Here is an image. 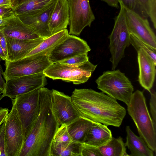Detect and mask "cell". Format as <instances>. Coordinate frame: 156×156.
Segmentation results:
<instances>
[{"instance_id": "6da1fadb", "label": "cell", "mask_w": 156, "mask_h": 156, "mask_svg": "<svg viewBox=\"0 0 156 156\" xmlns=\"http://www.w3.org/2000/svg\"><path fill=\"white\" fill-rule=\"evenodd\" d=\"M51 92L44 87L40 88L38 112L19 156H51L53 139L60 125L52 109Z\"/></svg>"}, {"instance_id": "7a4b0ae2", "label": "cell", "mask_w": 156, "mask_h": 156, "mask_svg": "<svg viewBox=\"0 0 156 156\" xmlns=\"http://www.w3.org/2000/svg\"><path fill=\"white\" fill-rule=\"evenodd\" d=\"M71 97L80 116L93 122L119 127L126 114L116 100L102 92L75 89Z\"/></svg>"}, {"instance_id": "3957f363", "label": "cell", "mask_w": 156, "mask_h": 156, "mask_svg": "<svg viewBox=\"0 0 156 156\" xmlns=\"http://www.w3.org/2000/svg\"><path fill=\"white\" fill-rule=\"evenodd\" d=\"M129 115L134 121L140 136L154 152L156 150V128L148 111L143 91L133 93L127 105Z\"/></svg>"}, {"instance_id": "277c9868", "label": "cell", "mask_w": 156, "mask_h": 156, "mask_svg": "<svg viewBox=\"0 0 156 156\" xmlns=\"http://www.w3.org/2000/svg\"><path fill=\"white\" fill-rule=\"evenodd\" d=\"M95 82L98 88L102 92L128 105L133 87L128 78L119 70L104 72Z\"/></svg>"}, {"instance_id": "5b68a950", "label": "cell", "mask_w": 156, "mask_h": 156, "mask_svg": "<svg viewBox=\"0 0 156 156\" xmlns=\"http://www.w3.org/2000/svg\"><path fill=\"white\" fill-rule=\"evenodd\" d=\"M119 4L120 11L115 18L113 28L108 37L112 70H115L124 56L126 48L130 44V33L127 24L125 9L122 5Z\"/></svg>"}, {"instance_id": "8992f818", "label": "cell", "mask_w": 156, "mask_h": 156, "mask_svg": "<svg viewBox=\"0 0 156 156\" xmlns=\"http://www.w3.org/2000/svg\"><path fill=\"white\" fill-rule=\"evenodd\" d=\"M97 65L89 60L78 66H70L59 62L52 63L43 72L46 77L53 80H61L79 84L87 82L95 70Z\"/></svg>"}, {"instance_id": "52a82bcc", "label": "cell", "mask_w": 156, "mask_h": 156, "mask_svg": "<svg viewBox=\"0 0 156 156\" xmlns=\"http://www.w3.org/2000/svg\"><path fill=\"white\" fill-rule=\"evenodd\" d=\"M52 63L48 56L45 55L31 56L14 61L6 60L3 78L6 81L22 76L43 72Z\"/></svg>"}, {"instance_id": "ba28073f", "label": "cell", "mask_w": 156, "mask_h": 156, "mask_svg": "<svg viewBox=\"0 0 156 156\" xmlns=\"http://www.w3.org/2000/svg\"><path fill=\"white\" fill-rule=\"evenodd\" d=\"M5 121V137L6 156H19L25 136L22 124L14 104Z\"/></svg>"}, {"instance_id": "9c48e42d", "label": "cell", "mask_w": 156, "mask_h": 156, "mask_svg": "<svg viewBox=\"0 0 156 156\" xmlns=\"http://www.w3.org/2000/svg\"><path fill=\"white\" fill-rule=\"evenodd\" d=\"M69 11V34L80 35L95 20L89 0H67Z\"/></svg>"}, {"instance_id": "30bf717a", "label": "cell", "mask_w": 156, "mask_h": 156, "mask_svg": "<svg viewBox=\"0 0 156 156\" xmlns=\"http://www.w3.org/2000/svg\"><path fill=\"white\" fill-rule=\"evenodd\" d=\"M39 89H35L11 99L20 118L25 139L39 109Z\"/></svg>"}, {"instance_id": "8fae6325", "label": "cell", "mask_w": 156, "mask_h": 156, "mask_svg": "<svg viewBox=\"0 0 156 156\" xmlns=\"http://www.w3.org/2000/svg\"><path fill=\"white\" fill-rule=\"evenodd\" d=\"M43 72L11 79L5 81L2 96L11 99L35 89L44 87L47 84Z\"/></svg>"}, {"instance_id": "7c38bea8", "label": "cell", "mask_w": 156, "mask_h": 156, "mask_svg": "<svg viewBox=\"0 0 156 156\" xmlns=\"http://www.w3.org/2000/svg\"><path fill=\"white\" fill-rule=\"evenodd\" d=\"M51 101L53 111L60 126L68 125L80 117L71 97L52 89Z\"/></svg>"}, {"instance_id": "4fadbf2b", "label": "cell", "mask_w": 156, "mask_h": 156, "mask_svg": "<svg viewBox=\"0 0 156 156\" xmlns=\"http://www.w3.org/2000/svg\"><path fill=\"white\" fill-rule=\"evenodd\" d=\"M90 50L85 41L74 35L69 34L65 41L53 50L48 58L52 63L59 62L76 55L87 54Z\"/></svg>"}, {"instance_id": "5bb4252c", "label": "cell", "mask_w": 156, "mask_h": 156, "mask_svg": "<svg viewBox=\"0 0 156 156\" xmlns=\"http://www.w3.org/2000/svg\"><path fill=\"white\" fill-rule=\"evenodd\" d=\"M56 1L41 9L17 16L23 23L31 27L40 37L45 39L52 34L49 24Z\"/></svg>"}, {"instance_id": "9a60e30c", "label": "cell", "mask_w": 156, "mask_h": 156, "mask_svg": "<svg viewBox=\"0 0 156 156\" xmlns=\"http://www.w3.org/2000/svg\"><path fill=\"white\" fill-rule=\"evenodd\" d=\"M125 9L127 24L130 34L156 48L155 34L150 27L147 18Z\"/></svg>"}, {"instance_id": "2e32d148", "label": "cell", "mask_w": 156, "mask_h": 156, "mask_svg": "<svg viewBox=\"0 0 156 156\" xmlns=\"http://www.w3.org/2000/svg\"><path fill=\"white\" fill-rule=\"evenodd\" d=\"M1 28L6 37L24 40H33L40 37L14 14L7 17L6 25Z\"/></svg>"}, {"instance_id": "e0dca14e", "label": "cell", "mask_w": 156, "mask_h": 156, "mask_svg": "<svg viewBox=\"0 0 156 156\" xmlns=\"http://www.w3.org/2000/svg\"><path fill=\"white\" fill-rule=\"evenodd\" d=\"M137 52L139 69L138 81L140 85L150 92L155 80L156 63L143 50L140 49Z\"/></svg>"}, {"instance_id": "ac0fdd59", "label": "cell", "mask_w": 156, "mask_h": 156, "mask_svg": "<svg viewBox=\"0 0 156 156\" xmlns=\"http://www.w3.org/2000/svg\"><path fill=\"white\" fill-rule=\"evenodd\" d=\"M40 37L33 40H24L6 37L7 61H14L25 57L43 40Z\"/></svg>"}, {"instance_id": "d6986e66", "label": "cell", "mask_w": 156, "mask_h": 156, "mask_svg": "<svg viewBox=\"0 0 156 156\" xmlns=\"http://www.w3.org/2000/svg\"><path fill=\"white\" fill-rule=\"evenodd\" d=\"M69 19L67 0H56L49 24L52 34L66 29L69 24Z\"/></svg>"}, {"instance_id": "ffe728a7", "label": "cell", "mask_w": 156, "mask_h": 156, "mask_svg": "<svg viewBox=\"0 0 156 156\" xmlns=\"http://www.w3.org/2000/svg\"><path fill=\"white\" fill-rule=\"evenodd\" d=\"M65 29L44 39L43 41L25 57L34 55L48 56L53 50L65 41L69 35Z\"/></svg>"}, {"instance_id": "44dd1931", "label": "cell", "mask_w": 156, "mask_h": 156, "mask_svg": "<svg viewBox=\"0 0 156 156\" xmlns=\"http://www.w3.org/2000/svg\"><path fill=\"white\" fill-rule=\"evenodd\" d=\"M112 137V132L107 126L93 122L83 143L99 147L105 144Z\"/></svg>"}, {"instance_id": "7402d4cb", "label": "cell", "mask_w": 156, "mask_h": 156, "mask_svg": "<svg viewBox=\"0 0 156 156\" xmlns=\"http://www.w3.org/2000/svg\"><path fill=\"white\" fill-rule=\"evenodd\" d=\"M126 130L127 135L125 144L130 151L129 156H154V151L148 147L141 137L133 132L129 126H126Z\"/></svg>"}, {"instance_id": "603a6c76", "label": "cell", "mask_w": 156, "mask_h": 156, "mask_svg": "<svg viewBox=\"0 0 156 156\" xmlns=\"http://www.w3.org/2000/svg\"><path fill=\"white\" fill-rule=\"evenodd\" d=\"M93 122L80 116L71 123L67 125V130L73 141L83 143L87 134Z\"/></svg>"}, {"instance_id": "cb8c5ba5", "label": "cell", "mask_w": 156, "mask_h": 156, "mask_svg": "<svg viewBox=\"0 0 156 156\" xmlns=\"http://www.w3.org/2000/svg\"><path fill=\"white\" fill-rule=\"evenodd\" d=\"M102 156H127L125 143L122 138L112 137L105 144L99 147Z\"/></svg>"}, {"instance_id": "d4e9b609", "label": "cell", "mask_w": 156, "mask_h": 156, "mask_svg": "<svg viewBox=\"0 0 156 156\" xmlns=\"http://www.w3.org/2000/svg\"><path fill=\"white\" fill-rule=\"evenodd\" d=\"M55 0H26L13 7L15 14L18 15L41 9Z\"/></svg>"}, {"instance_id": "484cf974", "label": "cell", "mask_w": 156, "mask_h": 156, "mask_svg": "<svg viewBox=\"0 0 156 156\" xmlns=\"http://www.w3.org/2000/svg\"><path fill=\"white\" fill-rule=\"evenodd\" d=\"M72 141V139L67 130L66 125H60L55 133L53 139L51 154L53 151L64 148Z\"/></svg>"}, {"instance_id": "4316f807", "label": "cell", "mask_w": 156, "mask_h": 156, "mask_svg": "<svg viewBox=\"0 0 156 156\" xmlns=\"http://www.w3.org/2000/svg\"><path fill=\"white\" fill-rule=\"evenodd\" d=\"M130 43L137 51L140 49L143 50L156 63V48L144 42L131 34L130 35Z\"/></svg>"}, {"instance_id": "83f0119b", "label": "cell", "mask_w": 156, "mask_h": 156, "mask_svg": "<svg viewBox=\"0 0 156 156\" xmlns=\"http://www.w3.org/2000/svg\"><path fill=\"white\" fill-rule=\"evenodd\" d=\"M82 144L73 141L66 147L53 151L51 156H81Z\"/></svg>"}, {"instance_id": "f1b7e54d", "label": "cell", "mask_w": 156, "mask_h": 156, "mask_svg": "<svg viewBox=\"0 0 156 156\" xmlns=\"http://www.w3.org/2000/svg\"><path fill=\"white\" fill-rule=\"evenodd\" d=\"M150 18L156 28V0H136Z\"/></svg>"}, {"instance_id": "f546056e", "label": "cell", "mask_w": 156, "mask_h": 156, "mask_svg": "<svg viewBox=\"0 0 156 156\" xmlns=\"http://www.w3.org/2000/svg\"><path fill=\"white\" fill-rule=\"evenodd\" d=\"M118 1L126 9L135 12L143 17L147 18L148 17L136 0H118Z\"/></svg>"}, {"instance_id": "4dcf8cb0", "label": "cell", "mask_w": 156, "mask_h": 156, "mask_svg": "<svg viewBox=\"0 0 156 156\" xmlns=\"http://www.w3.org/2000/svg\"><path fill=\"white\" fill-rule=\"evenodd\" d=\"M89 60L87 54H79L59 62L61 63L70 66H78Z\"/></svg>"}, {"instance_id": "1f68e13d", "label": "cell", "mask_w": 156, "mask_h": 156, "mask_svg": "<svg viewBox=\"0 0 156 156\" xmlns=\"http://www.w3.org/2000/svg\"><path fill=\"white\" fill-rule=\"evenodd\" d=\"M81 156H102L99 147L85 143L82 144Z\"/></svg>"}, {"instance_id": "d6a6232c", "label": "cell", "mask_w": 156, "mask_h": 156, "mask_svg": "<svg viewBox=\"0 0 156 156\" xmlns=\"http://www.w3.org/2000/svg\"><path fill=\"white\" fill-rule=\"evenodd\" d=\"M151 98L150 101V111L152 119L154 126L156 128V94L155 91L150 90Z\"/></svg>"}, {"instance_id": "836d02e7", "label": "cell", "mask_w": 156, "mask_h": 156, "mask_svg": "<svg viewBox=\"0 0 156 156\" xmlns=\"http://www.w3.org/2000/svg\"><path fill=\"white\" fill-rule=\"evenodd\" d=\"M5 122L0 126V156H6L5 137Z\"/></svg>"}, {"instance_id": "e575fe53", "label": "cell", "mask_w": 156, "mask_h": 156, "mask_svg": "<svg viewBox=\"0 0 156 156\" xmlns=\"http://www.w3.org/2000/svg\"><path fill=\"white\" fill-rule=\"evenodd\" d=\"M0 45L5 54L7 59V49L6 37L4 34L1 28L0 29Z\"/></svg>"}, {"instance_id": "d590c367", "label": "cell", "mask_w": 156, "mask_h": 156, "mask_svg": "<svg viewBox=\"0 0 156 156\" xmlns=\"http://www.w3.org/2000/svg\"><path fill=\"white\" fill-rule=\"evenodd\" d=\"M14 14L13 7L0 6V16L9 17Z\"/></svg>"}, {"instance_id": "8d00e7d4", "label": "cell", "mask_w": 156, "mask_h": 156, "mask_svg": "<svg viewBox=\"0 0 156 156\" xmlns=\"http://www.w3.org/2000/svg\"><path fill=\"white\" fill-rule=\"evenodd\" d=\"M8 108H0V126L5 121L9 114Z\"/></svg>"}, {"instance_id": "74e56055", "label": "cell", "mask_w": 156, "mask_h": 156, "mask_svg": "<svg viewBox=\"0 0 156 156\" xmlns=\"http://www.w3.org/2000/svg\"><path fill=\"white\" fill-rule=\"evenodd\" d=\"M1 59L0 58V94H2L3 93L5 85V82L2 77L3 76V74L4 72H3V69L2 68L1 64Z\"/></svg>"}, {"instance_id": "f35d334b", "label": "cell", "mask_w": 156, "mask_h": 156, "mask_svg": "<svg viewBox=\"0 0 156 156\" xmlns=\"http://www.w3.org/2000/svg\"><path fill=\"white\" fill-rule=\"evenodd\" d=\"M106 2L108 5L111 7L119 8L118 0H101Z\"/></svg>"}, {"instance_id": "ab89813d", "label": "cell", "mask_w": 156, "mask_h": 156, "mask_svg": "<svg viewBox=\"0 0 156 156\" xmlns=\"http://www.w3.org/2000/svg\"><path fill=\"white\" fill-rule=\"evenodd\" d=\"M0 6L12 7L11 0H0Z\"/></svg>"}, {"instance_id": "60d3db41", "label": "cell", "mask_w": 156, "mask_h": 156, "mask_svg": "<svg viewBox=\"0 0 156 156\" xmlns=\"http://www.w3.org/2000/svg\"><path fill=\"white\" fill-rule=\"evenodd\" d=\"M8 17L0 16V27L5 26L7 23V18Z\"/></svg>"}, {"instance_id": "b9f144b4", "label": "cell", "mask_w": 156, "mask_h": 156, "mask_svg": "<svg viewBox=\"0 0 156 156\" xmlns=\"http://www.w3.org/2000/svg\"><path fill=\"white\" fill-rule=\"evenodd\" d=\"M0 58L2 60L6 61L7 58L5 54L0 45Z\"/></svg>"}, {"instance_id": "7bdbcfd3", "label": "cell", "mask_w": 156, "mask_h": 156, "mask_svg": "<svg viewBox=\"0 0 156 156\" xmlns=\"http://www.w3.org/2000/svg\"><path fill=\"white\" fill-rule=\"evenodd\" d=\"M17 1V0H11V4L13 7L16 5Z\"/></svg>"}, {"instance_id": "ee69618b", "label": "cell", "mask_w": 156, "mask_h": 156, "mask_svg": "<svg viewBox=\"0 0 156 156\" xmlns=\"http://www.w3.org/2000/svg\"><path fill=\"white\" fill-rule=\"evenodd\" d=\"M25 0H17L16 4V5H18V4H20V3L23 2L24 1H25Z\"/></svg>"}, {"instance_id": "f6af8a7d", "label": "cell", "mask_w": 156, "mask_h": 156, "mask_svg": "<svg viewBox=\"0 0 156 156\" xmlns=\"http://www.w3.org/2000/svg\"><path fill=\"white\" fill-rule=\"evenodd\" d=\"M3 98V97L2 96V95H1V94H0V101Z\"/></svg>"}, {"instance_id": "bcb514c9", "label": "cell", "mask_w": 156, "mask_h": 156, "mask_svg": "<svg viewBox=\"0 0 156 156\" xmlns=\"http://www.w3.org/2000/svg\"><path fill=\"white\" fill-rule=\"evenodd\" d=\"M1 29V27H0V29Z\"/></svg>"}]
</instances>
